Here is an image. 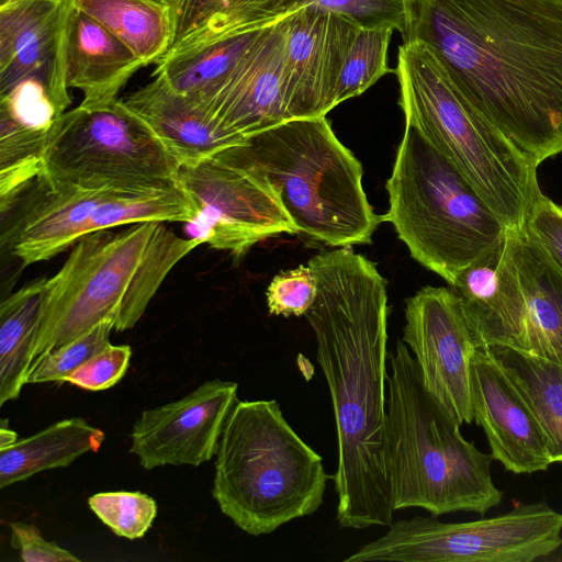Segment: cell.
<instances>
[{
    "label": "cell",
    "instance_id": "6da1fadb",
    "mask_svg": "<svg viewBox=\"0 0 562 562\" xmlns=\"http://www.w3.org/2000/svg\"><path fill=\"white\" fill-rule=\"evenodd\" d=\"M317 296L304 315L333 403L338 460L334 475L341 528L393 522L386 446L387 295L375 263L350 247L307 263Z\"/></svg>",
    "mask_w": 562,
    "mask_h": 562
},
{
    "label": "cell",
    "instance_id": "7a4b0ae2",
    "mask_svg": "<svg viewBox=\"0 0 562 562\" xmlns=\"http://www.w3.org/2000/svg\"><path fill=\"white\" fill-rule=\"evenodd\" d=\"M407 40L538 166L562 153V0H411Z\"/></svg>",
    "mask_w": 562,
    "mask_h": 562
},
{
    "label": "cell",
    "instance_id": "3957f363",
    "mask_svg": "<svg viewBox=\"0 0 562 562\" xmlns=\"http://www.w3.org/2000/svg\"><path fill=\"white\" fill-rule=\"evenodd\" d=\"M201 244L159 222L82 236L47 279L32 362L101 322L116 331L133 328L171 269Z\"/></svg>",
    "mask_w": 562,
    "mask_h": 562
},
{
    "label": "cell",
    "instance_id": "277c9868",
    "mask_svg": "<svg viewBox=\"0 0 562 562\" xmlns=\"http://www.w3.org/2000/svg\"><path fill=\"white\" fill-rule=\"evenodd\" d=\"M387 468L393 509L423 508L432 516L484 515L501 504L494 458L467 441L459 420L427 389L402 339L389 352Z\"/></svg>",
    "mask_w": 562,
    "mask_h": 562
},
{
    "label": "cell",
    "instance_id": "5b68a950",
    "mask_svg": "<svg viewBox=\"0 0 562 562\" xmlns=\"http://www.w3.org/2000/svg\"><path fill=\"white\" fill-rule=\"evenodd\" d=\"M330 479L276 400L237 402L215 454L212 496L239 529L268 535L314 514Z\"/></svg>",
    "mask_w": 562,
    "mask_h": 562
},
{
    "label": "cell",
    "instance_id": "8992f818",
    "mask_svg": "<svg viewBox=\"0 0 562 562\" xmlns=\"http://www.w3.org/2000/svg\"><path fill=\"white\" fill-rule=\"evenodd\" d=\"M395 74L405 124L454 165L509 229L522 228L541 193L538 165L474 110L424 43L404 41Z\"/></svg>",
    "mask_w": 562,
    "mask_h": 562
},
{
    "label": "cell",
    "instance_id": "52a82bcc",
    "mask_svg": "<svg viewBox=\"0 0 562 562\" xmlns=\"http://www.w3.org/2000/svg\"><path fill=\"white\" fill-rule=\"evenodd\" d=\"M229 149L271 183L297 234L351 247L369 244L383 222L367 199L360 161L326 116L282 122Z\"/></svg>",
    "mask_w": 562,
    "mask_h": 562
},
{
    "label": "cell",
    "instance_id": "ba28073f",
    "mask_svg": "<svg viewBox=\"0 0 562 562\" xmlns=\"http://www.w3.org/2000/svg\"><path fill=\"white\" fill-rule=\"evenodd\" d=\"M390 222L411 256L451 285L509 228L420 132L405 124L386 182Z\"/></svg>",
    "mask_w": 562,
    "mask_h": 562
},
{
    "label": "cell",
    "instance_id": "9c48e42d",
    "mask_svg": "<svg viewBox=\"0 0 562 562\" xmlns=\"http://www.w3.org/2000/svg\"><path fill=\"white\" fill-rule=\"evenodd\" d=\"M179 165L121 99L64 112L47 136L36 181L49 188L148 192L178 186Z\"/></svg>",
    "mask_w": 562,
    "mask_h": 562
},
{
    "label": "cell",
    "instance_id": "30bf717a",
    "mask_svg": "<svg viewBox=\"0 0 562 562\" xmlns=\"http://www.w3.org/2000/svg\"><path fill=\"white\" fill-rule=\"evenodd\" d=\"M562 513L544 502L467 522L400 519L344 562H531L562 544Z\"/></svg>",
    "mask_w": 562,
    "mask_h": 562
},
{
    "label": "cell",
    "instance_id": "8fae6325",
    "mask_svg": "<svg viewBox=\"0 0 562 562\" xmlns=\"http://www.w3.org/2000/svg\"><path fill=\"white\" fill-rule=\"evenodd\" d=\"M177 181L199 211L187 223L191 237L214 249L240 258L267 238L297 234L271 183L229 148L179 167Z\"/></svg>",
    "mask_w": 562,
    "mask_h": 562
},
{
    "label": "cell",
    "instance_id": "7c38bea8",
    "mask_svg": "<svg viewBox=\"0 0 562 562\" xmlns=\"http://www.w3.org/2000/svg\"><path fill=\"white\" fill-rule=\"evenodd\" d=\"M402 340L427 389L459 420L473 422L470 362L479 348L460 301L449 286H424L406 300Z\"/></svg>",
    "mask_w": 562,
    "mask_h": 562
},
{
    "label": "cell",
    "instance_id": "4fadbf2b",
    "mask_svg": "<svg viewBox=\"0 0 562 562\" xmlns=\"http://www.w3.org/2000/svg\"><path fill=\"white\" fill-rule=\"evenodd\" d=\"M237 391L235 382L209 380L177 401L143 411L131 429L130 452L145 470L210 461L238 402Z\"/></svg>",
    "mask_w": 562,
    "mask_h": 562
},
{
    "label": "cell",
    "instance_id": "5bb4252c",
    "mask_svg": "<svg viewBox=\"0 0 562 562\" xmlns=\"http://www.w3.org/2000/svg\"><path fill=\"white\" fill-rule=\"evenodd\" d=\"M284 25L290 120L326 116L336 106L339 76L361 29L316 5L294 11Z\"/></svg>",
    "mask_w": 562,
    "mask_h": 562
},
{
    "label": "cell",
    "instance_id": "9a60e30c",
    "mask_svg": "<svg viewBox=\"0 0 562 562\" xmlns=\"http://www.w3.org/2000/svg\"><path fill=\"white\" fill-rule=\"evenodd\" d=\"M72 0H21L0 7V94L41 80L60 114L71 103L67 36Z\"/></svg>",
    "mask_w": 562,
    "mask_h": 562
},
{
    "label": "cell",
    "instance_id": "2e32d148",
    "mask_svg": "<svg viewBox=\"0 0 562 562\" xmlns=\"http://www.w3.org/2000/svg\"><path fill=\"white\" fill-rule=\"evenodd\" d=\"M470 389L473 420L485 431L494 460L517 474L553 463L540 426L487 346L471 359Z\"/></svg>",
    "mask_w": 562,
    "mask_h": 562
},
{
    "label": "cell",
    "instance_id": "e0dca14e",
    "mask_svg": "<svg viewBox=\"0 0 562 562\" xmlns=\"http://www.w3.org/2000/svg\"><path fill=\"white\" fill-rule=\"evenodd\" d=\"M284 19L262 29L211 106L228 131L247 138L289 121Z\"/></svg>",
    "mask_w": 562,
    "mask_h": 562
},
{
    "label": "cell",
    "instance_id": "ac0fdd59",
    "mask_svg": "<svg viewBox=\"0 0 562 562\" xmlns=\"http://www.w3.org/2000/svg\"><path fill=\"white\" fill-rule=\"evenodd\" d=\"M450 288L479 347L524 349L526 305L507 236L460 271Z\"/></svg>",
    "mask_w": 562,
    "mask_h": 562
},
{
    "label": "cell",
    "instance_id": "d6986e66",
    "mask_svg": "<svg viewBox=\"0 0 562 562\" xmlns=\"http://www.w3.org/2000/svg\"><path fill=\"white\" fill-rule=\"evenodd\" d=\"M151 77L121 100L153 130L179 167L194 166L246 140L178 93L161 74Z\"/></svg>",
    "mask_w": 562,
    "mask_h": 562
},
{
    "label": "cell",
    "instance_id": "ffe728a7",
    "mask_svg": "<svg viewBox=\"0 0 562 562\" xmlns=\"http://www.w3.org/2000/svg\"><path fill=\"white\" fill-rule=\"evenodd\" d=\"M115 192L122 191L49 188L37 181V192L9 233L10 250L24 266L57 256L88 234L92 214Z\"/></svg>",
    "mask_w": 562,
    "mask_h": 562
},
{
    "label": "cell",
    "instance_id": "44dd1931",
    "mask_svg": "<svg viewBox=\"0 0 562 562\" xmlns=\"http://www.w3.org/2000/svg\"><path fill=\"white\" fill-rule=\"evenodd\" d=\"M144 63L100 23L76 7L67 36V83L82 92L81 104L117 100L120 91Z\"/></svg>",
    "mask_w": 562,
    "mask_h": 562
},
{
    "label": "cell",
    "instance_id": "7402d4cb",
    "mask_svg": "<svg viewBox=\"0 0 562 562\" xmlns=\"http://www.w3.org/2000/svg\"><path fill=\"white\" fill-rule=\"evenodd\" d=\"M507 240L526 305L524 351L562 364V272L522 228Z\"/></svg>",
    "mask_w": 562,
    "mask_h": 562
},
{
    "label": "cell",
    "instance_id": "603a6c76",
    "mask_svg": "<svg viewBox=\"0 0 562 562\" xmlns=\"http://www.w3.org/2000/svg\"><path fill=\"white\" fill-rule=\"evenodd\" d=\"M288 2L176 0L170 8L171 42L164 58L199 49L227 36L267 27L285 18Z\"/></svg>",
    "mask_w": 562,
    "mask_h": 562
},
{
    "label": "cell",
    "instance_id": "cb8c5ba5",
    "mask_svg": "<svg viewBox=\"0 0 562 562\" xmlns=\"http://www.w3.org/2000/svg\"><path fill=\"white\" fill-rule=\"evenodd\" d=\"M104 432L82 417L58 420L0 449V487L46 470L66 468L87 452H97Z\"/></svg>",
    "mask_w": 562,
    "mask_h": 562
},
{
    "label": "cell",
    "instance_id": "d4e9b609",
    "mask_svg": "<svg viewBox=\"0 0 562 562\" xmlns=\"http://www.w3.org/2000/svg\"><path fill=\"white\" fill-rule=\"evenodd\" d=\"M261 31L235 34L199 49L164 58L156 64L153 74H161L178 93L211 114L214 101Z\"/></svg>",
    "mask_w": 562,
    "mask_h": 562
},
{
    "label": "cell",
    "instance_id": "484cf974",
    "mask_svg": "<svg viewBox=\"0 0 562 562\" xmlns=\"http://www.w3.org/2000/svg\"><path fill=\"white\" fill-rule=\"evenodd\" d=\"M540 426L554 462H562V364L508 346H487Z\"/></svg>",
    "mask_w": 562,
    "mask_h": 562
},
{
    "label": "cell",
    "instance_id": "4316f807",
    "mask_svg": "<svg viewBox=\"0 0 562 562\" xmlns=\"http://www.w3.org/2000/svg\"><path fill=\"white\" fill-rule=\"evenodd\" d=\"M47 278L12 293L0 306V406L16 400L32 364Z\"/></svg>",
    "mask_w": 562,
    "mask_h": 562
},
{
    "label": "cell",
    "instance_id": "83f0119b",
    "mask_svg": "<svg viewBox=\"0 0 562 562\" xmlns=\"http://www.w3.org/2000/svg\"><path fill=\"white\" fill-rule=\"evenodd\" d=\"M72 4L126 45L145 66L157 64L169 48V7L151 0H72Z\"/></svg>",
    "mask_w": 562,
    "mask_h": 562
},
{
    "label": "cell",
    "instance_id": "f1b7e54d",
    "mask_svg": "<svg viewBox=\"0 0 562 562\" xmlns=\"http://www.w3.org/2000/svg\"><path fill=\"white\" fill-rule=\"evenodd\" d=\"M198 214L195 203L179 184L148 192H115L92 214L88 234L145 222L190 223Z\"/></svg>",
    "mask_w": 562,
    "mask_h": 562
},
{
    "label": "cell",
    "instance_id": "f546056e",
    "mask_svg": "<svg viewBox=\"0 0 562 562\" xmlns=\"http://www.w3.org/2000/svg\"><path fill=\"white\" fill-rule=\"evenodd\" d=\"M393 32L389 27L359 31L339 76L336 106L358 97L384 75L395 72L387 65V49Z\"/></svg>",
    "mask_w": 562,
    "mask_h": 562
},
{
    "label": "cell",
    "instance_id": "4dcf8cb0",
    "mask_svg": "<svg viewBox=\"0 0 562 562\" xmlns=\"http://www.w3.org/2000/svg\"><path fill=\"white\" fill-rule=\"evenodd\" d=\"M316 5L341 15L360 29L389 27L407 37L411 27V0H289L284 15Z\"/></svg>",
    "mask_w": 562,
    "mask_h": 562
},
{
    "label": "cell",
    "instance_id": "1f68e13d",
    "mask_svg": "<svg viewBox=\"0 0 562 562\" xmlns=\"http://www.w3.org/2000/svg\"><path fill=\"white\" fill-rule=\"evenodd\" d=\"M88 505L116 536L130 540L143 538L157 515L156 501L142 492H100Z\"/></svg>",
    "mask_w": 562,
    "mask_h": 562
},
{
    "label": "cell",
    "instance_id": "d6a6232c",
    "mask_svg": "<svg viewBox=\"0 0 562 562\" xmlns=\"http://www.w3.org/2000/svg\"><path fill=\"white\" fill-rule=\"evenodd\" d=\"M113 329L112 322H101L70 342L41 355L31 364L26 384L65 382L78 367L111 344Z\"/></svg>",
    "mask_w": 562,
    "mask_h": 562
},
{
    "label": "cell",
    "instance_id": "836d02e7",
    "mask_svg": "<svg viewBox=\"0 0 562 562\" xmlns=\"http://www.w3.org/2000/svg\"><path fill=\"white\" fill-rule=\"evenodd\" d=\"M45 85L29 78L0 94V116L26 127L49 131L60 116Z\"/></svg>",
    "mask_w": 562,
    "mask_h": 562
},
{
    "label": "cell",
    "instance_id": "e575fe53",
    "mask_svg": "<svg viewBox=\"0 0 562 562\" xmlns=\"http://www.w3.org/2000/svg\"><path fill=\"white\" fill-rule=\"evenodd\" d=\"M317 296V280L307 266L282 271L273 277L266 292L269 314L304 316Z\"/></svg>",
    "mask_w": 562,
    "mask_h": 562
},
{
    "label": "cell",
    "instance_id": "d590c367",
    "mask_svg": "<svg viewBox=\"0 0 562 562\" xmlns=\"http://www.w3.org/2000/svg\"><path fill=\"white\" fill-rule=\"evenodd\" d=\"M132 349L128 345H112L91 357L65 382L88 391H101L114 386L125 375Z\"/></svg>",
    "mask_w": 562,
    "mask_h": 562
},
{
    "label": "cell",
    "instance_id": "8d00e7d4",
    "mask_svg": "<svg viewBox=\"0 0 562 562\" xmlns=\"http://www.w3.org/2000/svg\"><path fill=\"white\" fill-rule=\"evenodd\" d=\"M522 229L562 272V206L540 193L526 216Z\"/></svg>",
    "mask_w": 562,
    "mask_h": 562
},
{
    "label": "cell",
    "instance_id": "74e56055",
    "mask_svg": "<svg viewBox=\"0 0 562 562\" xmlns=\"http://www.w3.org/2000/svg\"><path fill=\"white\" fill-rule=\"evenodd\" d=\"M10 543L24 562H78L79 559L56 542L47 541L34 525L12 521Z\"/></svg>",
    "mask_w": 562,
    "mask_h": 562
},
{
    "label": "cell",
    "instance_id": "f35d334b",
    "mask_svg": "<svg viewBox=\"0 0 562 562\" xmlns=\"http://www.w3.org/2000/svg\"><path fill=\"white\" fill-rule=\"evenodd\" d=\"M18 441V434L3 425L0 427V449L9 447Z\"/></svg>",
    "mask_w": 562,
    "mask_h": 562
},
{
    "label": "cell",
    "instance_id": "ab89813d",
    "mask_svg": "<svg viewBox=\"0 0 562 562\" xmlns=\"http://www.w3.org/2000/svg\"><path fill=\"white\" fill-rule=\"evenodd\" d=\"M151 1L171 8V5L175 3L176 0H151Z\"/></svg>",
    "mask_w": 562,
    "mask_h": 562
},
{
    "label": "cell",
    "instance_id": "60d3db41",
    "mask_svg": "<svg viewBox=\"0 0 562 562\" xmlns=\"http://www.w3.org/2000/svg\"><path fill=\"white\" fill-rule=\"evenodd\" d=\"M21 0H0V7Z\"/></svg>",
    "mask_w": 562,
    "mask_h": 562
}]
</instances>
